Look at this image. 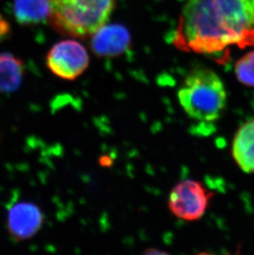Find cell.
Returning <instances> with one entry per match:
<instances>
[{
  "mask_svg": "<svg viewBox=\"0 0 254 255\" xmlns=\"http://www.w3.org/2000/svg\"><path fill=\"white\" fill-rule=\"evenodd\" d=\"M99 163L103 167H110L113 164V159L109 156H103L99 159Z\"/></svg>",
  "mask_w": 254,
  "mask_h": 255,
  "instance_id": "12",
  "label": "cell"
},
{
  "mask_svg": "<svg viewBox=\"0 0 254 255\" xmlns=\"http://www.w3.org/2000/svg\"><path fill=\"white\" fill-rule=\"evenodd\" d=\"M212 196L213 193L200 182L187 179L178 183L171 191L168 207L180 219L194 222L205 214Z\"/></svg>",
  "mask_w": 254,
  "mask_h": 255,
  "instance_id": "4",
  "label": "cell"
},
{
  "mask_svg": "<svg viewBox=\"0 0 254 255\" xmlns=\"http://www.w3.org/2000/svg\"><path fill=\"white\" fill-rule=\"evenodd\" d=\"M173 44L180 51L227 62L231 47L254 46V0H187Z\"/></svg>",
  "mask_w": 254,
  "mask_h": 255,
  "instance_id": "1",
  "label": "cell"
},
{
  "mask_svg": "<svg viewBox=\"0 0 254 255\" xmlns=\"http://www.w3.org/2000/svg\"><path fill=\"white\" fill-rule=\"evenodd\" d=\"M43 216L41 210L31 202H17L9 209L7 228L17 241H24L35 236L41 229Z\"/></svg>",
  "mask_w": 254,
  "mask_h": 255,
  "instance_id": "7",
  "label": "cell"
},
{
  "mask_svg": "<svg viewBox=\"0 0 254 255\" xmlns=\"http://www.w3.org/2000/svg\"><path fill=\"white\" fill-rule=\"evenodd\" d=\"M46 64L57 77L75 80L89 67V56L79 41L65 40L54 45L49 51Z\"/></svg>",
  "mask_w": 254,
  "mask_h": 255,
  "instance_id": "5",
  "label": "cell"
},
{
  "mask_svg": "<svg viewBox=\"0 0 254 255\" xmlns=\"http://www.w3.org/2000/svg\"><path fill=\"white\" fill-rule=\"evenodd\" d=\"M145 254H147V255H156V254H158V255H166L167 253L166 252H162V251L150 250V251H146Z\"/></svg>",
  "mask_w": 254,
  "mask_h": 255,
  "instance_id": "13",
  "label": "cell"
},
{
  "mask_svg": "<svg viewBox=\"0 0 254 255\" xmlns=\"http://www.w3.org/2000/svg\"><path fill=\"white\" fill-rule=\"evenodd\" d=\"M178 100L190 118L203 123L219 119L226 108L227 94L221 78L206 67L194 68L185 78Z\"/></svg>",
  "mask_w": 254,
  "mask_h": 255,
  "instance_id": "2",
  "label": "cell"
},
{
  "mask_svg": "<svg viewBox=\"0 0 254 255\" xmlns=\"http://www.w3.org/2000/svg\"><path fill=\"white\" fill-rule=\"evenodd\" d=\"M91 37L92 50L99 57H118L131 44L129 31L120 24L103 25Z\"/></svg>",
  "mask_w": 254,
  "mask_h": 255,
  "instance_id": "6",
  "label": "cell"
},
{
  "mask_svg": "<svg viewBox=\"0 0 254 255\" xmlns=\"http://www.w3.org/2000/svg\"><path fill=\"white\" fill-rule=\"evenodd\" d=\"M50 22L65 36L85 38L105 25L117 0H49Z\"/></svg>",
  "mask_w": 254,
  "mask_h": 255,
  "instance_id": "3",
  "label": "cell"
},
{
  "mask_svg": "<svg viewBox=\"0 0 254 255\" xmlns=\"http://www.w3.org/2000/svg\"><path fill=\"white\" fill-rule=\"evenodd\" d=\"M235 72L242 85L254 88V51L245 54L235 63Z\"/></svg>",
  "mask_w": 254,
  "mask_h": 255,
  "instance_id": "11",
  "label": "cell"
},
{
  "mask_svg": "<svg viewBox=\"0 0 254 255\" xmlns=\"http://www.w3.org/2000/svg\"><path fill=\"white\" fill-rule=\"evenodd\" d=\"M13 11L16 20L20 24H38L50 17V1L15 0Z\"/></svg>",
  "mask_w": 254,
  "mask_h": 255,
  "instance_id": "10",
  "label": "cell"
},
{
  "mask_svg": "<svg viewBox=\"0 0 254 255\" xmlns=\"http://www.w3.org/2000/svg\"><path fill=\"white\" fill-rule=\"evenodd\" d=\"M24 65L12 54H0V93H12L22 84Z\"/></svg>",
  "mask_w": 254,
  "mask_h": 255,
  "instance_id": "9",
  "label": "cell"
},
{
  "mask_svg": "<svg viewBox=\"0 0 254 255\" xmlns=\"http://www.w3.org/2000/svg\"><path fill=\"white\" fill-rule=\"evenodd\" d=\"M232 155L241 170L254 173V119L239 128L233 140Z\"/></svg>",
  "mask_w": 254,
  "mask_h": 255,
  "instance_id": "8",
  "label": "cell"
}]
</instances>
